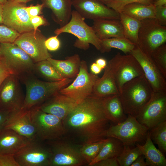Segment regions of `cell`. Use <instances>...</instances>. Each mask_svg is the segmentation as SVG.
<instances>
[{"label": "cell", "instance_id": "obj_54", "mask_svg": "<svg viewBox=\"0 0 166 166\" xmlns=\"http://www.w3.org/2000/svg\"><path fill=\"white\" fill-rule=\"evenodd\" d=\"M7 0H0V3L3 5L7 2Z\"/></svg>", "mask_w": 166, "mask_h": 166}, {"label": "cell", "instance_id": "obj_4", "mask_svg": "<svg viewBox=\"0 0 166 166\" xmlns=\"http://www.w3.org/2000/svg\"><path fill=\"white\" fill-rule=\"evenodd\" d=\"M0 60L20 81L35 73V63L14 43H0Z\"/></svg>", "mask_w": 166, "mask_h": 166}, {"label": "cell", "instance_id": "obj_9", "mask_svg": "<svg viewBox=\"0 0 166 166\" xmlns=\"http://www.w3.org/2000/svg\"><path fill=\"white\" fill-rule=\"evenodd\" d=\"M137 45L147 55L151 56L153 52L166 42V26L160 25L155 18L140 21Z\"/></svg>", "mask_w": 166, "mask_h": 166}, {"label": "cell", "instance_id": "obj_25", "mask_svg": "<svg viewBox=\"0 0 166 166\" xmlns=\"http://www.w3.org/2000/svg\"><path fill=\"white\" fill-rule=\"evenodd\" d=\"M47 60L64 78L72 79L76 77L79 73L81 60L78 54L68 56L64 60H57L52 57Z\"/></svg>", "mask_w": 166, "mask_h": 166}, {"label": "cell", "instance_id": "obj_38", "mask_svg": "<svg viewBox=\"0 0 166 166\" xmlns=\"http://www.w3.org/2000/svg\"><path fill=\"white\" fill-rule=\"evenodd\" d=\"M20 34L4 25H0V43H14Z\"/></svg>", "mask_w": 166, "mask_h": 166}, {"label": "cell", "instance_id": "obj_42", "mask_svg": "<svg viewBox=\"0 0 166 166\" xmlns=\"http://www.w3.org/2000/svg\"><path fill=\"white\" fill-rule=\"evenodd\" d=\"M30 21L34 31L38 30V28L41 26H48L49 23L42 16H36L30 17Z\"/></svg>", "mask_w": 166, "mask_h": 166}, {"label": "cell", "instance_id": "obj_3", "mask_svg": "<svg viewBox=\"0 0 166 166\" xmlns=\"http://www.w3.org/2000/svg\"><path fill=\"white\" fill-rule=\"evenodd\" d=\"M72 81V79L65 78L58 81H44L34 75L23 79L21 81L25 86L26 92L22 109L30 110L40 106Z\"/></svg>", "mask_w": 166, "mask_h": 166}, {"label": "cell", "instance_id": "obj_8", "mask_svg": "<svg viewBox=\"0 0 166 166\" xmlns=\"http://www.w3.org/2000/svg\"><path fill=\"white\" fill-rule=\"evenodd\" d=\"M107 64L113 74L120 94L125 83L144 75L140 65L130 53L122 55L118 52Z\"/></svg>", "mask_w": 166, "mask_h": 166}, {"label": "cell", "instance_id": "obj_30", "mask_svg": "<svg viewBox=\"0 0 166 166\" xmlns=\"http://www.w3.org/2000/svg\"><path fill=\"white\" fill-rule=\"evenodd\" d=\"M136 45L124 38H112L101 40L100 49L102 53L109 52L112 48L119 49L125 54L130 53Z\"/></svg>", "mask_w": 166, "mask_h": 166}, {"label": "cell", "instance_id": "obj_24", "mask_svg": "<svg viewBox=\"0 0 166 166\" xmlns=\"http://www.w3.org/2000/svg\"><path fill=\"white\" fill-rule=\"evenodd\" d=\"M104 69L102 77H99L96 81L91 95L103 98L115 95H119L113 76L108 64Z\"/></svg>", "mask_w": 166, "mask_h": 166}, {"label": "cell", "instance_id": "obj_10", "mask_svg": "<svg viewBox=\"0 0 166 166\" xmlns=\"http://www.w3.org/2000/svg\"><path fill=\"white\" fill-rule=\"evenodd\" d=\"M98 76L88 71L87 62L81 60L79 73L73 82L59 93L74 101L77 104L91 95Z\"/></svg>", "mask_w": 166, "mask_h": 166}, {"label": "cell", "instance_id": "obj_40", "mask_svg": "<svg viewBox=\"0 0 166 166\" xmlns=\"http://www.w3.org/2000/svg\"><path fill=\"white\" fill-rule=\"evenodd\" d=\"M58 36H52L45 41V47L48 50L54 51L58 50L60 47L61 42Z\"/></svg>", "mask_w": 166, "mask_h": 166}, {"label": "cell", "instance_id": "obj_52", "mask_svg": "<svg viewBox=\"0 0 166 166\" xmlns=\"http://www.w3.org/2000/svg\"><path fill=\"white\" fill-rule=\"evenodd\" d=\"M15 2L26 4V3L33 0H12Z\"/></svg>", "mask_w": 166, "mask_h": 166}, {"label": "cell", "instance_id": "obj_12", "mask_svg": "<svg viewBox=\"0 0 166 166\" xmlns=\"http://www.w3.org/2000/svg\"><path fill=\"white\" fill-rule=\"evenodd\" d=\"M25 3L7 0L3 5V24L20 34L34 30Z\"/></svg>", "mask_w": 166, "mask_h": 166}, {"label": "cell", "instance_id": "obj_7", "mask_svg": "<svg viewBox=\"0 0 166 166\" xmlns=\"http://www.w3.org/2000/svg\"><path fill=\"white\" fill-rule=\"evenodd\" d=\"M30 110L38 138L43 140H56L66 132L62 120L58 117L42 111L39 106Z\"/></svg>", "mask_w": 166, "mask_h": 166}, {"label": "cell", "instance_id": "obj_43", "mask_svg": "<svg viewBox=\"0 0 166 166\" xmlns=\"http://www.w3.org/2000/svg\"><path fill=\"white\" fill-rule=\"evenodd\" d=\"M43 4L38 3L36 5H30L25 7L30 17L39 15L42 13V10L44 8Z\"/></svg>", "mask_w": 166, "mask_h": 166}, {"label": "cell", "instance_id": "obj_34", "mask_svg": "<svg viewBox=\"0 0 166 166\" xmlns=\"http://www.w3.org/2000/svg\"><path fill=\"white\" fill-rule=\"evenodd\" d=\"M106 138L96 142L83 143L80 147V153L88 165L97 156Z\"/></svg>", "mask_w": 166, "mask_h": 166}, {"label": "cell", "instance_id": "obj_20", "mask_svg": "<svg viewBox=\"0 0 166 166\" xmlns=\"http://www.w3.org/2000/svg\"><path fill=\"white\" fill-rule=\"evenodd\" d=\"M77 104L73 100L59 92L39 107L42 111L52 114L62 121Z\"/></svg>", "mask_w": 166, "mask_h": 166}, {"label": "cell", "instance_id": "obj_26", "mask_svg": "<svg viewBox=\"0 0 166 166\" xmlns=\"http://www.w3.org/2000/svg\"><path fill=\"white\" fill-rule=\"evenodd\" d=\"M119 95L110 96L103 99L107 116L109 121L115 124L123 122L127 117L124 111Z\"/></svg>", "mask_w": 166, "mask_h": 166}, {"label": "cell", "instance_id": "obj_31", "mask_svg": "<svg viewBox=\"0 0 166 166\" xmlns=\"http://www.w3.org/2000/svg\"><path fill=\"white\" fill-rule=\"evenodd\" d=\"M119 13L120 20L122 26L124 37L137 45L140 21L122 12Z\"/></svg>", "mask_w": 166, "mask_h": 166}, {"label": "cell", "instance_id": "obj_1", "mask_svg": "<svg viewBox=\"0 0 166 166\" xmlns=\"http://www.w3.org/2000/svg\"><path fill=\"white\" fill-rule=\"evenodd\" d=\"M103 98L91 95L77 104L62 121L66 132L74 135L83 144L105 139L110 121L105 112Z\"/></svg>", "mask_w": 166, "mask_h": 166}, {"label": "cell", "instance_id": "obj_47", "mask_svg": "<svg viewBox=\"0 0 166 166\" xmlns=\"http://www.w3.org/2000/svg\"><path fill=\"white\" fill-rule=\"evenodd\" d=\"M144 156L143 154L138 156L130 166H147L148 163L145 160Z\"/></svg>", "mask_w": 166, "mask_h": 166}, {"label": "cell", "instance_id": "obj_19", "mask_svg": "<svg viewBox=\"0 0 166 166\" xmlns=\"http://www.w3.org/2000/svg\"><path fill=\"white\" fill-rule=\"evenodd\" d=\"M4 128L13 130L31 140L38 139L31 121L30 110L21 109L10 113Z\"/></svg>", "mask_w": 166, "mask_h": 166}, {"label": "cell", "instance_id": "obj_50", "mask_svg": "<svg viewBox=\"0 0 166 166\" xmlns=\"http://www.w3.org/2000/svg\"><path fill=\"white\" fill-rule=\"evenodd\" d=\"M152 4L155 6L166 5V0H153Z\"/></svg>", "mask_w": 166, "mask_h": 166}, {"label": "cell", "instance_id": "obj_5", "mask_svg": "<svg viewBox=\"0 0 166 166\" xmlns=\"http://www.w3.org/2000/svg\"><path fill=\"white\" fill-rule=\"evenodd\" d=\"M85 18L76 10H72L71 18L65 26L56 29L54 33L58 36L63 33L71 34L77 38L73 46L86 50L91 44L98 51L100 49L101 40L96 35L92 26L85 22Z\"/></svg>", "mask_w": 166, "mask_h": 166}, {"label": "cell", "instance_id": "obj_49", "mask_svg": "<svg viewBox=\"0 0 166 166\" xmlns=\"http://www.w3.org/2000/svg\"><path fill=\"white\" fill-rule=\"evenodd\" d=\"M102 69H104L107 65L106 60L104 58L97 59L95 62Z\"/></svg>", "mask_w": 166, "mask_h": 166}, {"label": "cell", "instance_id": "obj_51", "mask_svg": "<svg viewBox=\"0 0 166 166\" xmlns=\"http://www.w3.org/2000/svg\"><path fill=\"white\" fill-rule=\"evenodd\" d=\"M3 5L0 3V24H3L2 11Z\"/></svg>", "mask_w": 166, "mask_h": 166}, {"label": "cell", "instance_id": "obj_28", "mask_svg": "<svg viewBox=\"0 0 166 166\" xmlns=\"http://www.w3.org/2000/svg\"><path fill=\"white\" fill-rule=\"evenodd\" d=\"M124 147L122 143L113 137H107L100 152L96 158L88 165L93 166L97 162L109 158L117 157Z\"/></svg>", "mask_w": 166, "mask_h": 166}, {"label": "cell", "instance_id": "obj_53", "mask_svg": "<svg viewBox=\"0 0 166 166\" xmlns=\"http://www.w3.org/2000/svg\"><path fill=\"white\" fill-rule=\"evenodd\" d=\"M100 2L106 5L107 3H108L109 2H111L112 1L115 0H99Z\"/></svg>", "mask_w": 166, "mask_h": 166}, {"label": "cell", "instance_id": "obj_41", "mask_svg": "<svg viewBox=\"0 0 166 166\" xmlns=\"http://www.w3.org/2000/svg\"><path fill=\"white\" fill-rule=\"evenodd\" d=\"M0 166H20L14 154H0Z\"/></svg>", "mask_w": 166, "mask_h": 166}, {"label": "cell", "instance_id": "obj_45", "mask_svg": "<svg viewBox=\"0 0 166 166\" xmlns=\"http://www.w3.org/2000/svg\"><path fill=\"white\" fill-rule=\"evenodd\" d=\"M13 74L3 63L0 60V86L8 77Z\"/></svg>", "mask_w": 166, "mask_h": 166}, {"label": "cell", "instance_id": "obj_35", "mask_svg": "<svg viewBox=\"0 0 166 166\" xmlns=\"http://www.w3.org/2000/svg\"><path fill=\"white\" fill-rule=\"evenodd\" d=\"M142 154L141 150L136 146L131 148L130 146L124 145L123 150L117 157V160L120 166H129Z\"/></svg>", "mask_w": 166, "mask_h": 166}, {"label": "cell", "instance_id": "obj_15", "mask_svg": "<svg viewBox=\"0 0 166 166\" xmlns=\"http://www.w3.org/2000/svg\"><path fill=\"white\" fill-rule=\"evenodd\" d=\"M52 154L50 148L37 140L31 141L14 156L20 166H49Z\"/></svg>", "mask_w": 166, "mask_h": 166}, {"label": "cell", "instance_id": "obj_21", "mask_svg": "<svg viewBox=\"0 0 166 166\" xmlns=\"http://www.w3.org/2000/svg\"><path fill=\"white\" fill-rule=\"evenodd\" d=\"M31 141L11 129L0 130V154H14Z\"/></svg>", "mask_w": 166, "mask_h": 166}, {"label": "cell", "instance_id": "obj_18", "mask_svg": "<svg viewBox=\"0 0 166 166\" xmlns=\"http://www.w3.org/2000/svg\"><path fill=\"white\" fill-rule=\"evenodd\" d=\"M72 6L85 19H120V13L99 0H72Z\"/></svg>", "mask_w": 166, "mask_h": 166}, {"label": "cell", "instance_id": "obj_11", "mask_svg": "<svg viewBox=\"0 0 166 166\" xmlns=\"http://www.w3.org/2000/svg\"><path fill=\"white\" fill-rule=\"evenodd\" d=\"M136 118L149 130L166 121V91L153 92L150 99Z\"/></svg>", "mask_w": 166, "mask_h": 166}, {"label": "cell", "instance_id": "obj_2", "mask_svg": "<svg viewBox=\"0 0 166 166\" xmlns=\"http://www.w3.org/2000/svg\"><path fill=\"white\" fill-rule=\"evenodd\" d=\"M153 92L144 75L125 83L119 95L125 114L136 118L150 99Z\"/></svg>", "mask_w": 166, "mask_h": 166}, {"label": "cell", "instance_id": "obj_46", "mask_svg": "<svg viewBox=\"0 0 166 166\" xmlns=\"http://www.w3.org/2000/svg\"><path fill=\"white\" fill-rule=\"evenodd\" d=\"M10 113L0 109V130L4 128Z\"/></svg>", "mask_w": 166, "mask_h": 166}, {"label": "cell", "instance_id": "obj_29", "mask_svg": "<svg viewBox=\"0 0 166 166\" xmlns=\"http://www.w3.org/2000/svg\"><path fill=\"white\" fill-rule=\"evenodd\" d=\"M155 6L152 4L133 3L126 5L120 12L141 21L148 18H155Z\"/></svg>", "mask_w": 166, "mask_h": 166}, {"label": "cell", "instance_id": "obj_22", "mask_svg": "<svg viewBox=\"0 0 166 166\" xmlns=\"http://www.w3.org/2000/svg\"><path fill=\"white\" fill-rule=\"evenodd\" d=\"M44 8L51 9L53 20L60 27L66 25L72 15V0H41Z\"/></svg>", "mask_w": 166, "mask_h": 166}, {"label": "cell", "instance_id": "obj_6", "mask_svg": "<svg viewBox=\"0 0 166 166\" xmlns=\"http://www.w3.org/2000/svg\"><path fill=\"white\" fill-rule=\"evenodd\" d=\"M149 131L135 117L128 115L126 119L123 122L110 125L106 136L117 139L124 145L130 146L145 141Z\"/></svg>", "mask_w": 166, "mask_h": 166}, {"label": "cell", "instance_id": "obj_36", "mask_svg": "<svg viewBox=\"0 0 166 166\" xmlns=\"http://www.w3.org/2000/svg\"><path fill=\"white\" fill-rule=\"evenodd\" d=\"M155 64L166 78V45L157 48L151 56Z\"/></svg>", "mask_w": 166, "mask_h": 166}, {"label": "cell", "instance_id": "obj_13", "mask_svg": "<svg viewBox=\"0 0 166 166\" xmlns=\"http://www.w3.org/2000/svg\"><path fill=\"white\" fill-rule=\"evenodd\" d=\"M46 39V37L38 29L20 34L14 43L36 63L52 57L45 47Z\"/></svg>", "mask_w": 166, "mask_h": 166}, {"label": "cell", "instance_id": "obj_44", "mask_svg": "<svg viewBox=\"0 0 166 166\" xmlns=\"http://www.w3.org/2000/svg\"><path fill=\"white\" fill-rule=\"evenodd\" d=\"M93 166H119L117 157H112L101 160Z\"/></svg>", "mask_w": 166, "mask_h": 166}, {"label": "cell", "instance_id": "obj_16", "mask_svg": "<svg viewBox=\"0 0 166 166\" xmlns=\"http://www.w3.org/2000/svg\"><path fill=\"white\" fill-rule=\"evenodd\" d=\"M49 166H80L87 164L80 151V147L57 141L51 144Z\"/></svg>", "mask_w": 166, "mask_h": 166}, {"label": "cell", "instance_id": "obj_27", "mask_svg": "<svg viewBox=\"0 0 166 166\" xmlns=\"http://www.w3.org/2000/svg\"><path fill=\"white\" fill-rule=\"evenodd\" d=\"M135 145L141 150L148 166H166V158L164 154L154 144L150 138L149 131L145 143L141 145L137 143Z\"/></svg>", "mask_w": 166, "mask_h": 166}, {"label": "cell", "instance_id": "obj_14", "mask_svg": "<svg viewBox=\"0 0 166 166\" xmlns=\"http://www.w3.org/2000/svg\"><path fill=\"white\" fill-rule=\"evenodd\" d=\"M19 79L12 74L0 86V109L13 112L22 109L25 97Z\"/></svg>", "mask_w": 166, "mask_h": 166}, {"label": "cell", "instance_id": "obj_37", "mask_svg": "<svg viewBox=\"0 0 166 166\" xmlns=\"http://www.w3.org/2000/svg\"><path fill=\"white\" fill-rule=\"evenodd\" d=\"M153 0H115L107 3L105 5L120 13L126 5L133 3H139L146 5L152 4Z\"/></svg>", "mask_w": 166, "mask_h": 166}, {"label": "cell", "instance_id": "obj_23", "mask_svg": "<svg viewBox=\"0 0 166 166\" xmlns=\"http://www.w3.org/2000/svg\"><path fill=\"white\" fill-rule=\"evenodd\" d=\"M93 28L100 40L112 38H124L120 19H102L93 21Z\"/></svg>", "mask_w": 166, "mask_h": 166}, {"label": "cell", "instance_id": "obj_39", "mask_svg": "<svg viewBox=\"0 0 166 166\" xmlns=\"http://www.w3.org/2000/svg\"><path fill=\"white\" fill-rule=\"evenodd\" d=\"M155 7V19L160 25L166 26V5Z\"/></svg>", "mask_w": 166, "mask_h": 166}, {"label": "cell", "instance_id": "obj_32", "mask_svg": "<svg viewBox=\"0 0 166 166\" xmlns=\"http://www.w3.org/2000/svg\"><path fill=\"white\" fill-rule=\"evenodd\" d=\"M35 73H37L50 81H61L63 78L47 59L35 64Z\"/></svg>", "mask_w": 166, "mask_h": 166}, {"label": "cell", "instance_id": "obj_33", "mask_svg": "<svg viewBox=\"0 0 166 166\" xmlns=\"http://www.w3.org/2000/svg\"><path fill=\"white\" fill-rule=\"evenodd\" d=\"M150 138L158 145L164 154L166 152V121H162L149 130Z\"/></svg>", "mask_w": 166, "mask_h": 166}, {"label": "cell", "instance_id": "obj_17", "mask_svg": "<svg viewBox=\"0 0 166 166\" xmlns=\"http://www.w3.org/2000/svg\"><path fill=\"white\" fill-rule=\"evenodd\" d=\"M130 53L134 57L140 65L144 75L153 91H166V78L151 57L143 52L137 45H136Z\"/></svg>", "mask_w": 166, "mask_h": 166}, {"label": "cell", "instance_id": "obj_48", "mask_svg": "<svg viewBox=\"0 0 166 166\" xmlns=\"http://www.w3.org/2000/svg\"><path fill=\"white\" fill-rule=\"evenodd\" d=\"M90 70L92 73L96 75L99 73L102 69L95 62L91 65Z\"/></svg>", "mask_w": 166, "mask_h": 166}]
</instances>
